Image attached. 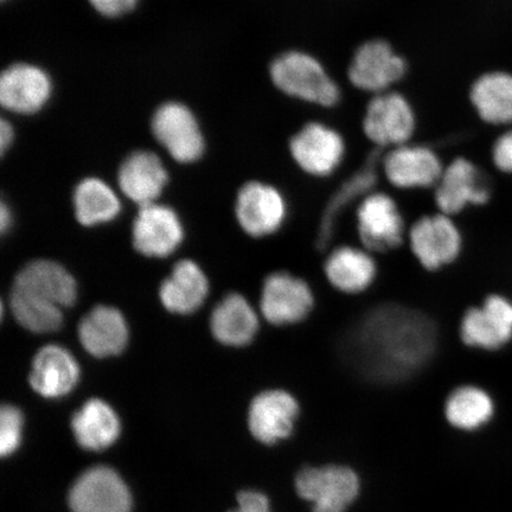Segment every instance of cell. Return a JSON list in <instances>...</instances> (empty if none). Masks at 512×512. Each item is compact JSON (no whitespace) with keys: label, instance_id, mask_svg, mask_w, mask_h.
<instances>
[{"label":"cell","instance_id":"1","mask_svg":"<svg viewBox=\"0 0 512 512\" xmlns=\"http://www.w3.org/2000/svg\"><path fill=\"white\" fill-rule=\"evenodd\" d=\"M352 351L364 376L381 384L413 379L438 351V329L424 312L387 303L362 319Z\"/></svg>","mask_w":512,"mask_h":512},{"label":"cell","instance_id":"2","mask_svg":"<svg viewBox=\"0 0 512 512\" xmlns=\"http://www.w3.org/2000/svg\"><path fill=\"white\" fill-rule=\"evenodd\" d=\"M78 298V285L66 268L36 260L17 274L11 290V311L23 328L35 334L60 330L63 312Z\"/></svg>","mask_w":512,"mask_h":512},{"label":"cell","instance_id":"3","mask_svg":"<svg viewBox=\"0 0 512 512\" xmlns=\"http://www.w3.org/2000/svg\"><path fill=\"white\" fill-rule=\"evenodd\" d=\"M273 85L281 93L307 104L332 107L341 99L337 83L331 79L323 64L304 51H287L270 67Z\"/></svg>","mask_w":512,"mask_h":512},{"label":"cell","instance_id":"4","mask_svg":"<svg viewBox=\"0 0 512 512\" xmlns=\"http://www.w3.org/2000/svg\"><path fill=\"white\" fill-rule=\"evenodd\" d=\"M407 246L426 273H440L456 264L464 249V236L453 217L443 213L418 217L408 228Z\"/></svg>","mask_w":512,"mask_h":512},{"label":"cell","instance_id":"5","mask_svg":"<svg viewBox=\"0 0 512 512\" xmlns=\"http://www.w3.org/2000/svg\"><path fill=\"white\" fill-rule=\"evenodd\" d=\"M317 307L315 288L302 275L275 271L262 283L259 310L275 328H296L311 318Z\"/></svg>","mask_w":512,"mask_h":512},{"label":"cell","instance_id":"6","mask_svg":"<svg viewBox=\"0 0 512 512\" xmlns=\"http://www.w3.org/2000/svg\"><path fill=\"white\" fill-rule=\"evenodd\" d=\"M355 230L360 245L375 255L399 251L407 243L405 216L387 192H369L356 204Z\"/></svg>","mask_w":512,"mask_h":512},{"label":"cell","instance_id":"7","mask_svg":"<svg viewBox=\"0 0 512 512\" xmlns=\"http://www.w3.org/2000/svg\"><path fill=\"white\" fill-rule=\"evenodd\" d=\"M296 490L312 512H345L360 494V479L348 466L304 467L296 477Z\"/></svg>","mask_w":512,"mask_h":512},{"label":"cell","instance_id":"8","mask_svg":"<svg viewBox=\"0 0 512 512\" xmlns=\"http://www.w3.org/2000/svg\"><path fill=\"white\" fill-rule=\"evenodd\" d=\"M376 256L361 245L339 243L325 253L324 279L332 290L343 296H363L371 291L380 277Z\"/></svg>","mask_w":512,"mask_h":512},{"label":"cell","instance_id":"9","mask_svg":"<svg viewBox=\"0 0 512 512\" xmlns=\"http://www.w3.org/2000/svg\"><path fill=\"white\" fill-rule=\"evenodd\" d=\"M458 334L467 348L496 351L512 339V302L490 294L478 306L469 307L460 318Z\"/></svg>","mask_w":512,"mask_h":512},{"label":"cell","instance_id":"10","mask_svg":"<svg viewBox=\"0 0 512 512\" xmlns=\"http://www.w3.org/2000/svg\"><path fill=\"white\" fill-rule=\"evenodd\" d=\"M302 405L291 390L268 388L256 394L248 409V427L265 445L278 444L296 430Z\"/></svg>","mask_w":512,"mask_h":512},{"label":"cell","instance_id":"11","mask_svg":"<svg viewBox=\"0 0 512 512\" xmlns=\"http://www.w3.org/2000/svg\"><path fill=\"white\" fill-rule=\"evenodd\" d=\"M235 214L243 232L251 238L264 239L284 228L288 204L283 192L273 185L253 181L240 189Z\"/></svg>","mask_w":512,"mask_h":512},{"label":"cell","instance_id":"12","mask_svg":"<svg viewBox=\"0 0 512 512\" xmlns=\"http://www.w3.org/2000/svg\"><path fill=\"white\" fill-rule=\"evenodd\" d=\"M152 133L157 142L178 163L197 162L206 150L203 133L195 114L181 102H166L152 118Z\"/></svg>","mask_w":512,"mask_h":512},{"label":"cell","instance_id":"13","mask_svg":"<svg viewBox=\"0 0 512 512\" xmlns=\"http://www.w3.org/2000/svg\"><path fill=\"white\" fill-rule=\"evenodd\" d=\"M415 128L413 108L402 94L386 92L370 100L363 118V132L371 143L395 149L411 140Z\"/></svg>","mask_w":512,"mask_h":512},{"label":"cell","instance_id":"14","mask_svg":"<svg viewBox=\"0 0 512 512\" xmlns=\"http://www.w3.org/2000/svg\"><path fill=\"white\" fill-rule=\"evenodd\" d=\"M407 73V62L395 53L390 44L383 40L363 43L355 51L349 69L348 79L352 86L368 93H386Z\"/></svg>","mask_w":512,"mask_h":512},{"label":"cell","instance_id":"15","mask_svg":"<svg viewBox=\"0 0 512 512\" xmlns=\"http://www.w3.org/2000/svg\"><path fill=\"white\" fill-rule=\"evenodd\" d=\"M491 191L482 172L471 160L459 157L448 164L434 190L439 213L456 216L466 208L485 206Z\"/></svg>","mask_w":512,"mask_h":512},{"label":"cell","instance_id":"16","mask_svg":"<svg viewBox=\"0 0 512 512\" xmlns=\"http://www.w3.org/2000/svg\"><path fill=\"white\" fill-rule=\"evenodd\" d=\"M291 156L299 169L312 177H328L341 165L345 145L334 128L309 123L294 134L290 142Z\"/></svg>","mask_w":512,"mask_h":512},{"label":"cell","instance_id":"17","mask_svg":"<svg viewBox=\"0 0 512 512\" xmlns=\"http://www.w3.org/2000/svg\"><path fill=\"white\" fill-rule=\"evenodd\" d=\"M131 495L110 467H92L76 480L69 494L73 512H130Z\"/></svg>","mask_w":512,"mask_h":512},{"label":"cell","instance_id":"18","mask_svg":"<svg viewBox=\"0 0 512 512\" xmlns=\"http://www.w3.org/2000/svg\"><path fill=\"white\" fill-rule=\"evenodd\" d=\"M184 228L176 211L162 204L140 207L133 223V245L149 258H166L181 246Z\"/></svg>","mask_w":512,"mask_h":512},{"label":"cell","instance_id":"19","mask_svg":"<svg viewBox=\"0 0 512 512\" xmlns=\"http://www.w3.org/2000/svg\"><path fill=\"white\" fill-rule=\"evenodd\" d=\"M53 82L46 70L29 63L6 68L0 78V104L6 111L34 114L48 104Z\"/></svg>","mask_w":512,"mask_h":512},{"label":"cell","instance_id":"20","mask_svg":"<svg viewBox=\"0 0 512 512\" xmlns=\"http://www.w3.org/2000/svg\"><path fill=\"white\" fill-rule=\"evenodd\" d=\"M444 170L437 153L427 146L395 147L383 159L384 176L400 190L435 188Z\"/></svg>","mask_w":512,"mask_h":512},{"label":"cell","instance_id":"21","mask_svg":"<svg viewBox=\"0 0 512 512\" xmlns=\"http://www.w3.org/2000/svg\"><path fill=\"white\" fill-rule=\"evenodd\" d=\"M80 380V367L72 352L60 345L38 350L31 364L29 382L46 399H60L72 393Z\"/></svg>","mask_w":512,"mask_h":512},{"label":"cell","instance_id":"22","mask_svg":"<svg viewBox=\"0 0 512 512\" xmlns=\"http://www.w3.org/2000/svg\"><path fill=\"white\" fill-rule=\"evenodd\" d=\"M210 329L216 341L227 347H247L259 334L260 316L245 296L229 293L216 305Z\"/></svg>","mask_w":512,"mask_h":512},{"label":"cell","instance_id":"23","mask_svg":"<svg viewBox=\"0 0 512 512\" xmlns=\"http://www.w3.org/2000/svg\"><path fill=\"white\" fill-rule=\"evenodd\" d=\"M120 190L140 207L155 203L169 183L168 170L150 151H136L121 164L118 172Z\"/></svg>","mask_w":512,"mask_h":512},{"label":"cell","instance_id":"24","mask_svg":"<svg viewBox=\"0 0 512 512\" xmlns=\"http://www.w3.org/2000/svg\"><path fill=\"white\" fill-rule=\"evenodd\" d=\"M128 326L119 310L99 305L82 318L79 339L82 347L94 357L120 355L128 343Z\"/></svg>","mask_w":512,"mask_h":512},{"label":"cell","instance_id":"25","mask_svg":"<svg viewBox=\"0 0 512 512\" xmlns=\"http://www.w3.org/2000/svg\"><path fill=\"white\" fill-rule=\"evenodd\" d=\"M208 293L209 281L201 267L194 261L183 260L160 285L159 298L169 312L191 315L206 302Z\"/></svg>","mask_w":512,"mask_h":512},{"label":"cell","instance_id":"26","mask_svg":"<svg viewBox=\"0 0 512 512\" xmlns=\"http://www.w3.org/2000/svg\"><path fill=\"white\" fill-rule=\"evenodd\" d=\"M444 415L457 430L477 431L494 418L495 401L488 390L477 384H459L445 398Z\"/></svg>","mask_w":512,"mask_h":512},{"label":"cell","instance_id":"27","mask_svg":"<svg viewBox=\"0 0 512 512\" xmlns=\"http://www.w3.org/2000/svg\"><path fill=\"white\" fill-rule=\"evenodd\" d=\"M470 100L486 124H512V74L496 70L480 75L470 89Z\"/></svg>","mask_w":512,"mask_h":512},{"label":"cell","instance_id":"28","mask_svg":"<svg viewBox=\"0 0 512 512\" xmlns=\"http://www.w3.org/2000/svg\"><path fill=\"white\" fill-rule=\"evenodd\" d=\"M72 430L81 447L89 451H101L118 439L120 421L108 403L91 399L74 414Z\"/></svg>","mask_w":512,"mask_h":512},{"label":"cell","instance_id":"29","mask_svg":"<svg viewBox=\"0 0 512 512\" xmlns=\"http://www.w3.org/2000/svg\"><path fill=\"white\" fill-rule=\"evenodd\" d=\"M76 219L82 226L92 227L117 219L121 203L114 190L99 178H86L74 191Z\"/></svg>","mask_w":512,"mask_h":512},{"label":"cell","instance_id":"30","mask_svg":"<svg viewBox=\"0 0 512 512\" xmlns=\"http://www.w3.org/2000/svg\"><path fill=\"white\" fill-rule=\"evenodd\" d=\"M23 415L15 406L5 405L0 411V453L3 457L16 450L21 443Z\"/></svg>","mask_w":512,"mask_h":512},{"label":"cell","instance_id":"31","mask_svg":"<svg viewBox=\"0 0 512 512\" xmlns=\"http://www.w3.org/2000/svg\"><path fill=\"white\" fill-rule=\"evenodd\" d=\"M492 162L499 171L512 175V128L496 140L492 147Z\"/></svg>","mask_w":512,"mask_h":512},{"label":"cell","instance_id":"32","mask_svg":"<svg viewBox=\"0 0 512 512\" xmlns=\"http://www.w3.org/2000/svg\"><path fill=\"white\" fill-rule=\"evenodd\" d=\"M139 0H89L100 15L110 18L128 14L136 8Z\"/></svg>","mask_w":512,"mask_h":512},{"label":"cell","instance_id":"33","mask_svg":"<svg viewBox=\"0 0 512 512\" xmlns=\"http://www.w3.org/2000/svg\"><path fill=\"white\" fill-rule=\"evenodd\" d=\"M228 512H271L270 502L258 491H242L238 495V507Z\"/></svg>","mask_w":512,"mask_h":512},{"label":"cell","instance_id":"34","mask_svg":"<svg viewBox=\"0 0 512 512\" xmlns=\"http://www.w3.org/2000/svg\"><path fill=\"white\" fill-rule=\"evenodd\" d=\"M14 137L15 131L9 121L5 119L0 121V149H2L3 155L14 142Z\"/></svg>","mask_w":512,"mask_h":512},{"label":"cell","instance_id":"35","mask_svg":"<svg viewBox=\"0 0 512 512\" xmlns=\"http://www.w3.org/2000/svg\"><path fill=\"white\" fill-rule=\"evenodd\" d=\"M12 215L11 210L5 203L2 204V208H0V227H2V232L5 233L11 227Z\"/></svg>","mask_w":512,"mask_h":512}]
</instances>
